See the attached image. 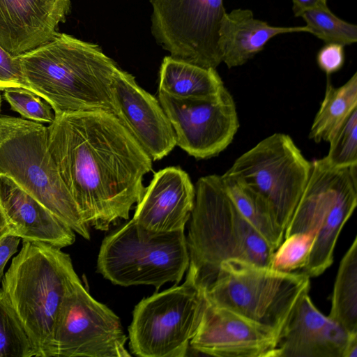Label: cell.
<instances>
[{
	"mask_svg": "<svg viewBox=\"0 0 357 357\" xmlns=\"http://www.w3.org/2000/svg\"><path fill=\"white\" fill-rule=\"evenodd\" d=\"M79 278L61 248L23 241L2 278V289L22 321L39 357H52L61 305Z\"/></svg>",
	"mask_w": 357,
	"mask_h": 357,
	"instance_id": "277c9868",
	"label": "cell"
},
{
	"mask_svg": "<svg viewBox=\"0 0 357 357\" xmlns=\"http://www.w3.org/2000/svg\"><path fill=\"white\" fill-rule=\"evenodd\" d=\"M70 0H0V45L16 56L50 40Z\"/></svg>",
	"mask_w": 357,
	"mask_h": 357,
	"instance_id": "2e32d148",
	"label": "cell"
},
{
	"mask_svg": "<svg viewBox=\"0 0 357 357\" xmlns=\"http://www.w3.org/2000/svg\"><path fill=\"white\" fill-rule=\"evenodd\" d=\"M357 108V73L343 85L335 87L327 79L324 98L309 132L317 143L328 142L333 133Z\"/></svg>",
	"mask_w": 357,
	"mask_h": 357,
	"instance_id": "44dd1931",
	"label": "cell"
},
{
	"mask_svg": "<svg viewBox=\"0 0 357 357\" xmlns=\"http://www.w3.org/2000/svg\"><path fill=\"white\" fill-rule=\"evenodd\" d=\"M220 176L225 192L238 210L275 250L284 239V231L274 221L266 203L253 190L234 178Z\"/></svg>",
	"mask_w": 357,
	"mask_h": 357,
	"instance_id": "603a6c76",
	"label": "cell"
},
{
	"mask_svg": "<svg viewBox=\"0 0 357 357\" xmlns=\"http://www.w3.org/2000/svg\"><path fill=\"white\" fill-rule=\"evenodd\" d=\"M225 88L215 68H202L165 56L160 70L159 91L188 99L218 96Z\"/></svg>",
	"mask_w": 357,
	"mask_h": 357,
	"instance_id": "ffe728a7",
	"label": "cell"
},
{
	"mask_svg": "<svg viewBox=\"0 0 357 357\" xmlns=\"http://www.w3.org/2000/svg\"><path fill=\"white\" fill-rule=\"evenodd\" d=\"M189 264L184 230L155 232L132 219L104 238L97 268L114 284H149L158 290L167 282L178 284Z\"/></svg>",
	"mask_w": 357,
	"mask_h": 357,
	"instance_id": "52a82bcc",
	"label": "cell"
},
{
	"mask_svg": "<svg viewBox=\"0 0 357 357\" xmlns=\"http://www.w3.org/2000/svg\"><path fill=\"white\" fill-rule=\"evenodd\" d=\"M38 356V350L8 297L0 289V357Z\"/></svg>",
	"mask_w": 357,
	"mask_h": 357,
	"instance_id": "cb8c5ba5",
	"label": "cell"
},
{
	"mask_svg": "<svg viewBox=\"0 0 357 357\" xmlns=\"http://www.w3.org/2000/svg\"><path fill=\"white\" fill-rule=\"evenodd\" d=\"M303 272H283L230 259L200 286L207 301L269 328L280 337L296 303L310 288Z\"/></svg>",
	"mask_w": 357,
	"mask_h": 357,
	"instance_id": "5b68a950",
	"label": "cell"
},
{
	"mask_svg": "<svg viewBox=\"0 0 357 357\" xmlns=\"http://www.w3.org/2000/svg\"><path fill=\"white\" fill-rule=\"evenodd\" d=\"M151 31L170 56L202 68L222 63L219 29L223 0H151Z\"/></svg>",
	"mask_w": 357,
	"mask_h": 357,
	"instance_id": "30bf717a",
	"label": "cell"
},
{
	"mask_svg": "<svg viewBox=\"0 0 357 357\" xmlns=\"http://www.w3.org/2000/svg\"><path fill=\"white\" fill-rule=\"evenodd\" d=\"M126 340L119 317L77 282L56 318L52 357H128Z\"/></svg>",
	"mask_w": 357,
	"mask_h": 357,
	"instance_id": "8fae6325",
	"label": "cell"
},
{
	"mask_svg": "<svg viewBox=\"0 0 357 357\" xmlns=\"http://www.w3.org/2000/svg\"><path fill=\"white\" fill-rule=\"evenodd\" d=\"M20 239L19 236L10 233L0 240V282L3 278L5 266L17 252Z\"/></svg>",
	"mask_w": 357,
	"mask_h": 357,
	"instance_id": "4dcf8cb0",
	"label": "cell"
},
{
	"mask_svg": "<svg viewBox=\"0 0 357 357\" xmlns=\"http://www.w3.org/2000/svg\"><path fill=\"white\" fill-rule=\"evenodd\" d=\"M292 10L295 17H300L305 10L328 6L327 0H292Z\"/></svg>",
	"mask_w": 357,
	"mask_h": 357,
	"instance_id": "1f68e13d",
	"label": "cell"
},
{
	"mask_svg": "<svg viewBox=\"0 0 357 357\" xmlns=\"http://www.w3.org/2000/svg\"><path fill=\"white\" fill-rule=\"evenodd\" d=\"M344 45L338 43H324L317 54L319 68L327 75L340 70L345 60Z\"/></svg>",
	"mask_w": 357,
	"mask_h": 357,
	"instance_id": "f546056e",
	"label": "cell"
},
{
	"mask_svg": "<svg viewBox=\"0 0 357 357\" xmlns=\"http://www.w3.org/2000/svg\"><path fill=\"white\" fill-rule=\"evenodd\" d=\"M0 174L11 178L75 232L89 240V227L64 184L43 123L0 116Z\"/></svg>",
	"mask_w": 357,
	"mask_h": 357,
	"instance_id": "8992f818",
	"label": "cell"
},
{
	"mask_svg": "<svg viewBox=\"0 0 357 357\" xmlns=\"http://www.w3.org/2000/svg\"><path fill=\"white\" fill-rule=\"evenodd\" d=\"M158 101L174 128L176 145L197 159L220 154L239 127L236 104L226 88L205 99L179 98L159 91Z\"/></svg>",
	"mask_w": 357,
	"mask_h": 357,
	"instance_id": "7c38bea8",
	"label": "cell"
},
{
	"mask_svg": "<svg viewBox=\"0 0 357 357\" xmlns=\"http://www.w3.org/2000/svg\"><path fill=\"white\" fill-rule=\"evenodd\" d=\"M10 233L13 234V228L0 204V240Z\"/></svg>",
	"mask_w": 357,
	"mask_h": 357,
	"instance_id": "d6a6232c",
	"label": "cell"
},
{
	"mask_svg": "<svg viewBox=\"0 0 357 357\" xmlns=\"http://www.w3.org/2000/svg\"><path fill=\"white\" fill-rule=\"evenodd\" d=\"M3 98L12 110L24 119L40 123H51L54 112L45 100L31 91L22 88H10L3 91Z\"/></svg>",
	"mask_w": 357,
	"mask_h": 357,
	"instance_id": "83f0119b",
	"label": "cell"
},
{
	"mask_svg": "<svg viewBox=\"0 0 357 357\" xmlns=\"http://www.w3.org/2000/svg\"><path fill=\"white\" fill-rule=\"evenodd\" d=\"M309 33L306 26H275L256 19L252 10L237 8L225 14L220 26L218 47L228 68L241 66L262 51L274 36Z\"/></svg>",
	"mask_w": 357,
	"mask_h": 357,
	"instance_id": "d6986e66",
	"label": "cell"
},
{
	"mask_svg": "<svg viewBox=\"0 0 357 357\" xmlns=\"http://www.w3.org/2000/svg\"><path fill=\"white\" fill-rule=\"evenodd\" d=\"M10 88H22L30 91L20 62L0 45V91Z\"/></svg>",
	"mask_w": 357,
	"mask_h": 357,
	"instance_id": "f1b7e54d",
	"label": "cell"
},
{
	"mask_svg": "<svg viewBox=\"0 0 357 357\" xmlns=\"http://www.w3.org/2000/svg\"><path fill=\"white\" fill-rule=\"evenodd\" d=\"M114 115L152 160H160L176 145L174 128L159 101L121 69L113 85Z\"/></svg>",
	"mask_w": 357,
	"mask_h": 357,
	"instance_id": "5bb4252c",
	"label": "cell"
},
{
	"mask_svg": "<svg viewBox=\"0 0 357 357\" xmlns=\"http://www.w3.org/2000/svg\"><path fill=\"white\" fill-rule=\"evenodd\" d=\"M0 204L13 234L59 248L72 245L75 231L9 177L0 174Z\"/></svg>",
	"mask_w": 357,
	"mask_h": 357,
	"instance_id": "ac0fdd59",
	"label": "cell"
},
{
	"mask_svg": "<svg viewBox=\"0 0 357 357\" xmlns=\"http://www.w3.org/2000/svg\"><path fill=\"white\" fill-rule=\"evenodd\" d=\"M328 317L349 333L357 334L356 236L340 261Z\"/></svg>",
	"mask_w": 357,
	"mask_h": 357,
	"instance_id": "7402d4cb",
	"label": "cell"
},
{
	"mask_svg": "<svg viewBox=\"0 0 357 357\" xmlns=\"http://www.w3.org/2000/svg\"><path fill=\"white\" fill-rule=\"evenodd\" d=\"M1 100H2L1 95L0 94V110H1Z\"/></svg>",
	"mask_w": 357,
	"mask_h": 357,
	"instance_id": "e575fe53",
	"label": "cell"
},
{
	"mask_svg": "<svg viewBox=\"0 0 357 357\" xmlns=\"http://www.w3.org/2000/svg\"><path fill=\"white\" fill-rule=\"evenodd\" d=\"M329 151L325 158L337 167L357 165V108L333 133L328 141Z\"/></svg>",
	"mask_w": 357,
	"mask_h": 357,
	"instance_id": "4316f807",
	"label": "cell"
},
{
	"mask_svg": "<svg viewBox=\"0 0 357 357\" xmlns=\"http://www.w3.org/2000/svg\"><path fill=\"white\" fill-rule=\"evenodd\" d=\"M315 231L293 234L284 238L274 251L271 268L283 272H295L303 269L307 264Z\"/></svg>",
	"mask_w": 357,
	"mask_h": 357,
	"instance_id": "484cf974",
	"label": "cell"
},
{
	"mask_svg": "<svg viewBox=\"0 0 357 357\" xmlns=\"http://www.w3.org/2000/svg\"><path fill=\"white\" fill-rule=\"evenodd\" d=\"M280 333L207 301L191 347L218 357H277Z\"/></svg>",
	"mask_w": 357,
	"mask_h": 357,
	"instance_id": "4fadbf2b",
	"label": "cell"
},
{
	"mask_svg": "<svg viewBox=\"0 0 357 357\" xmlns=\"http://www.w3.org/2000/svg\"><path fill=\"white\" fill-rule=\"evenodd\" d=\"M207 300L188 272L185 282L142 299L128 328L132 353L142 357H183Z\"/></svg>",
	"mask_w": 357,
	"mask_h": 357,
	"instance_id": "ba28073f",
	"label": "cell"
},
{
	"mask_svg": "<svg viewBox=\"0 0 357 357\" xmlns=\"http://www.w3.org/2000/svg\"><path fill=\"white\" fill-rule=\"evenodd\" d=\"M186 238L188 273L201 286L222 261L238 259L271 267L275 250L240 213L224 188L221 176L201 177Z\"/></svg>",
	"mask_w": 357,
	"mask_h": 357,
	"instance_id": "3957f363",
	"label": "cell"
},
{
	"mask_svg": "<svg viewBox=\"0 0 357 357\" xmlns=\"http://www.w3.org/2000/svg\"><path fill=\"white\" fill-rule=\"evenodd\" d=\"M343 357H357V335L353 337L349 341Z\"/></svg>",
	"mask_w": 357,
	"mask_h": 357,
	"instance_id": "836d02e7",
	"label": "cell"
},
{
	"mask_svg": "<svg viewBox=\"0 0 357 357\" xmlns=\"http://www.w3.org/2000/svg\"><path fill=\"white\" fill-rule=\"evenodd\" d=\"M305 293L281 333L277 357H343L350 334L324 315Z\"/></svg>",
	"mask_w": 357,
	"mask_h": 357,
	"instance_id": "9a60e30c",
	"label": "cell"
},
{
	"mask_svg": "<svg viewBox=\"0 0 357 357\" xmlns=\"http://www.w3.org/2000/svg\"><path fill=\"white\" fill-rule=\"evenodd\" d=\"M17 56L30 91L48 102L54 114H114L112 85L121 68L98 45L57 32Z\"/></svg>",
	"mask_w": 357,
	"mask_h": 357,
	"instance_id": "7a4b0ae2",
	"label": "cell"
},
{
	"mask_svg": "<svg viewBox=\"0 0 357 357\" xmlns=\"http://www.w3.org/2000/svg\"><path fill=\"white\" fill-rule=\"evenodd\" d=\"M311 162L292 138L274 133L240 155L223 174L259 195L284 231L307 181Z\"/></svg>",
	"mask_w": 357,
	"mask_h": 357,
	"instance_id": "9c48e42d",
	"label": "cell"
},
{
	"mask_svg": "<svg viewBox=\"0 0 357 357\" xmlns=\"http://www.w3.org/2000/svg\"><path fill=\"white\" fill-rule=\"evenodd\" d=\"M300 17L305 22L309 33L324 43H338L345 46L357 41L356 25L336 16L328 6L305 10Z\"/></svg>",
	"mask_w": 357,
	"mask_h": 357,
	"instance_id": "d4e9b609",
	"label": "cell"
},
{
	"mask_svg": "<svg viewBox=\"0 0 357 357\" xmlns=\"http://www.w3.org/2000/svg\"><path fill=\"white\" fill-rule=\"evenodd\" d=\"M47 145L59 174L89 227L107 231L142 197L152 159L112 114H55Z\"/></svg>",
	"mask_w": 357,
	"mask_h": 357,
	"instance_id": "6da1fadb",
	"label": "cell"
},
{
	"mask_svg": "<svg viewBox=\"0 0 357 357\" xmlns=\"http://www.w3.org/2000/svg\"><path fill=\"white\" fill-rule=\"evenodd\" d=\"M195 188L188 174L178 167L155 173L137 203L132 220L155 232L184 230L191 216Z\"/></svg>",
	"mask_w": 357,
	"mask_h": 357,
	"instance_id": "e0dca14e",
	"label": "cell"
}]
</instances>
